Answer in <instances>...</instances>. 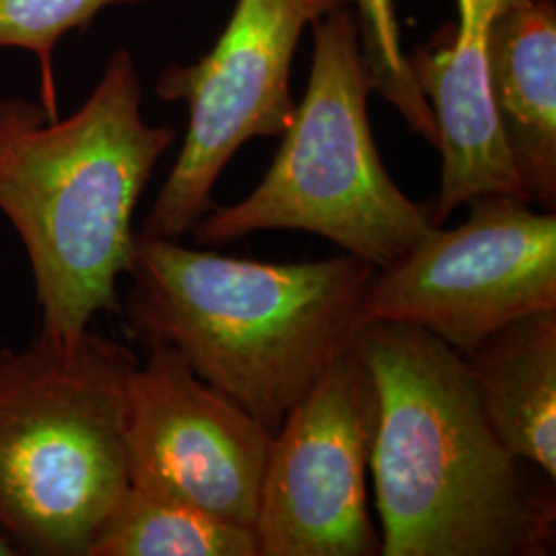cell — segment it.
I'll return each mask as SVG.
<instances>
[{
    "mask_svg": "<svg viewBox=\"0 0 556 556\" xmlns=\"http://www.w3.org/2000/svg\"><path fill=\"white\" fill-rule=\"evenodd\" d=\"M312 34L307 89L266 176L245 199L213 206L192 236L200 245H227L258 231H305L383 270L438 227L379 157L353 4L321 17Z\"/></svg>",
    "mask_w": 556,
    "mask_h": 556,
    "instance_id": "obj_5",
    "label": "cell"
},
{
    "mask_svg": "<svg viewBox=\"0 0 556 556\" xmlns=\"http://www.w3.org/2000/svg\"><path fill=\"white\" fill-rule=\"evenodd\" d=\"M137 355L87 330L0 346V532L17 555L89 556L128 489L124 420Z\"/></svg>",
    "mask_w": 556,
    "mask_h": 556,
    "instance_id": "obj_4",
    "label": "cell"
},
{
    "mask_svg": "<svg viewBox=\"0 0 556 556\" xmlns=\"http://www.w3.org/2000/svg\"><path fill=\"white\" fill-rule=\"evenodd\" d=\"M378 390L351 346L273 435L254 532L258 556H376L367 470Z\"/></svg>",
    "mask_w": 556,
    "mask_h": 556,
    "instance_id": "obj_8",
    "label": "cell"
},
{
    "mask_svg": "<svg viewBox=\"0 0 556 556\" xmlns=\"http://www.w3.org/2000/svg\"><path fill=\"white\" fill-rule=\"evenodd\" d=\"M353 346L378 390L369 470L381 555H551L555 493L501 445L462 355L392 321L363 326Z\"/></svg>",
    "mask_w": 556,
    "mask_h": 556,
    "instance_id": "obj_1",
    "label": "cell"
},
{
    "mask_svg": "<svg viewBox=\"0 0 556 556\" xmlns=\"http://www.w3.org/2000/svg\"><path fill=\"white\" fill-rule=\"evenodd\" d=\"M149 0H0V48H21L40 62L41 108L59 116L52 54L62 36L85 29L105 7Z\"/></svg>",
    "mask_w": 556,
    "mask_h": 556,
    "instance_id": "obj_15",
    "label": "cell"
},
{
    "mask_svg": "<svg viewBox=\"0 0 556 556\" xmlns=\"http://www.w3.org/2000/svg\"><path fill=\"white\" fill-rule=\"evenodd\" d=\"M376 273L351 254L275 264L137 231L124 316L140 344H169L275 435L353 346Z\"/></svg>",
    "mask_w": 556,
    "mask_h": 556,
    "instance_id": "obj_3",
    "label": "cell"
},
{
    "mask_svg": "<svg viewBox=\"0 0 556 556\" xmlns=\"http://www.w3.org/2000/svg\"><path fill=\"white\" fill-rule=\"evenodd\" d=\"M353 0H238L219 40L161 71L155 93L188 108L178 160L140 233L181 239L215 206L227 163L254 139H280L295 114L291 68L305 29Z\"/></svg>",
    "mask_w": 556,
    "mask_h": 556,
    "instance_id": "obj_6",
    "label": "cell"
},
{
    "mask_svg": "<svg viewBox=\"0 0 556 556\" xmlns=\"http://www.w3.org/2000/svg\"><path fill=\"white\" fill-rule=\"evenodd\" d=\"M466 206L464 223L433 229L374 275L363 326H418L464 357L498 328L556 309L555 213L514 194H486Z\"/></svg>",
    "mask_w": 556,
    "mask_h": 556,
    "instance_id": "obj_7",
    "label": "cell"
},
{
    "mask_svg": "<svg viewBox=\"0 0 556 556\" xmlns=\"http://www.w3.org/2000/svg\"><path fill=\"white\" fill-rule=\"evenodd\" d=\"M489 89L517 178L532 204L556 208V4L505 9L489 34Z\"/></svg>",
    "mask_w": 556,
    "mask_h": 556,
    "instance_id": "obj_11",
    "label": "cell"
},
{
    "mask_svg": "<svg viewBox=\"0 0 556 556\" xmlns=\"http://www.w3.org/2000/svg\"><path fill=\"white\" fill-rule=\"evenodd\" d=\"M526 0H456L457 23L406 52L408 68L438 126L441 186L431 219L486 194L528 200L498 128L489 89V34L498 15ZM530 202V200H528Z\"/></svg>",
    "mask_w": 556,
    "mask_h": 556,
    "instance_id": "obj_10",
    "label": "cell"
},
{
    "mask_svg": "<svg viewBox=\"0 0 556 556\" xmlns=\"http://www.w3.org/2000/svg\"><path fill=\"white\" fill-rule=\"evenodd\" d=\"M462 358L501 445L555 482L556 309L498 328Z\"/></svg>",
    "mask_w": 556,
    "mask_h": 556,
    "instance_id": "obj_12",
    "label": "cell"
},
{
    "mask_svg": "<svg viewBox=\"0 0 556 556\" xmlns=\"http://www.w3.org/2000/svg\"><path fill=\"white\" fill-rule=\"evenodd\" d=\"M142 83L128 50L108 60L93 93L68 118L38 103L0 101V211L29 260L40 337L77 342L101 312L137 245L140 197L174 126L142 118Z\"/></svg>",
    "mask_w": 556,
    "mask_h": 556,
    "instance_id": "obj_2",
    "label": "cell"
},
{
    "mask_svg": "<svg viewBox=\"0 0 556 556\" xmlns=\"http://www.w3.org/2000/svg\"><path fill=\"white\" fill-rule=\"evenodd\" d=\"M89 556H258L252 528L128 486Z\"/></svg>",
    "mask_w": 556,
    "mask_h": 556,
    "instance_id": "obj_13",
    "label": "cell"
},
{
    "mask_svg": "<svg viewBox=\"0 0 556 556\" xmlns=\"http://www.w3.org/2000/svg\"><path fill=\"white\" fill-rule=\"evenodd\" d=\"M126 390L128 486L252 528L273 433L165 342H147Z\"/></svg>",
    "mask_w": 556,
    "mask_h": 556,
    "instance_id": "obj_9",
    "label": "cell"
},
{
    "mask_svg": "<svg viewBox=\"0 0 556 556\" xmlns=\"http://www.w3.org/2000/svg\"><path fill=\"white\" fill-rule=\"evenodd\" d=\"M13 555H17V553H15V548H13V544L9 542V538L4 536V534L0 532V556Z\"/></svg>",
    "mask_w": 556,
    "mask_h": 556,
    "instance_id": "obj_16",
    "label": "cell"
},
{
    "mask_svg": "<svg viewBox=\"0 0 556 556\" xmlns=\"http://www.w3.org/2000/svg\"><path fill=\"white\" fill-rule=\"evenodd\" d=\"M353 9L371 89L396 108L415 135L438 149L435 116L408 68L394 0H353Z\"/></svg>",
    "mask_w": 556,
    "mask_h": 556,
    "instance_id": "obj_14",
    "label": "cell"
}]
</instances>
